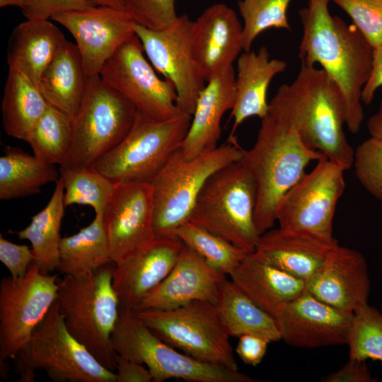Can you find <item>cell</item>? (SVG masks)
<instances>
[{
	"label": "cell",
	"instance_id": "6da1fadb",
	"mask_svg": "<svg viewBox=\"0 0 382 382\" xmlns=\"http://www.w3.org/2000/svg\"><path fill=\"white\" fill-rule=\"evenodd\" d=\"M330 0H308L299 11L303 35L301 64L322 69L339 86L345 103L346 126L356 134L364 120L361 92L372 69L374 48L357 26L331 16Z\"/></svg>",
	"mask_w": 382,
	"mask_h": 382
},
{
	"label": "cell",
	"instance_id": "7a4b0ae2",
	"mask_svg": "<svg viewBox=\"0 0 382 382\" xmlns=\"http://www.w3.org/2000/svg\"><path fill=\"white\" fill-rule=\"evenodd\" d=\"M269 110L291 126L311 148L346 170L354 151L344 131L346 108L342 93L321 69L301 64L296 79L280 86Z\"/></svg>",
	"mask_w": 382,
	"mask_h": 382
},
{
	"label": "cell",
	"instance_id": "3957f363",
	"mask_svg": "<svg viewBox=\"0 0 382 382\" xmlns=\"http://www.w3.org/2000/svg\"><path fill=\"white\" fill-rule=\"evenodd\" d=\"M324 158L286 121L268 110L253 146L244 150L241 158L255 183L254 216L260 235L274 226L279 200L306 174L308 165Z\"/></svg>",
	"mask_w": 382,
	"mask_h": 382
},
{
	"label": "cell",
	"instance_id": "277c9868",
	"mask_svg": "<svg viewBox=\"0 0 382 382\" xmlns=\"http://www.w3.org/2000/svg\"><path fill=\"white\" fill-rule=\"evenodd\" d=\"M115 265L83 276L65 275L57 302L69 332L106 369L115 371L117 354L111 335L120 302L112 284Z\"/></svg>",
	"mask_w": 382,
	"mask_h": 382
},
{
	"label": "cell",
	"instance_id": "5b68a950",
	"mask_svg": "<svg viewBox=\"0 0 382 382\" xmlns=\"http://www.w3.org/2000/svg\"><path fill=\"white\" fill-rule=\"evenodd\" d=\"M241 158L207 179L188 221L250 253L255 251L261 235L254 216L255 183Z\"/></svg>",
	"mask_w": 382,
	"mask_h": 382
},
{
	"label": "cell",
	"instance_id": "8992f818",
	"mask_svg": "<svg viewBox=\"0 0 382 382\" xmlns=\"http://www.w3.org/2000/svg\"><path fill=\"white\" fill-rule=\"evenodd\" d=\"M13 359L21 382H34L39 370L56 382H116L115 372L69 332L57 301Z\"/></svg>",
	"mask_w": 382,
	"mask_h": 382
},
{
	"label": "cell",
	"instance_id": "52a82bcc",
	"mask_svg": "<svg viewBox=\"0 0 382 382\" xmlns=\"http://www.w3.org/2000/svg\"><path fill=\"white\" fill-rule=\"evenodd\" d=\"M111 343L118 355L144 364L154 382L170 378L189 382L255 381L238 370L207 364L179 351L154 334L134 309L122 305Z\"/></svg>",
	"mask_w": 382,
	"mask_h": 382
},
{
	"label": "cell",
	"instance_id": "ba28073f",
	"mask_svg": "<svg viewBox=\"0 0 382 382\" xmlns=\"http://www.w3.org/2000/svg\"><path fill=\"white\" fill-rule=\"evenodd\" d=\"M244 149L238 142L205 151L187 159L180 148L150 183L153 189L154 228L158 236L173 232L188 221L207 179L223 167L240 160Z\"/></svg>",
	"mask_w": 382,
	"mask_h": 382
},
{
	"label": "cell",
	"instance_id": "9c48e42d",
	"mask_svg": "<svg viewBox=\"0 0 382 382\" xmlns=\"http://www.w3.org/2000/svg\"><path fill=\"white\" fill-rule=\"evenodd\" d=\"M191 120L192 115L184 112L156 120L137 111L124 139L93 166L116 183H150L181 147Z\"/></svg>",
	"mask_w": 382,
	"mask_h": 382
},
{
	"label": "cell",
	"instance_id": "30bf717a",
	"mask_svg": "<svg viewBox=\"0 0 382 382\" xmlns=\"http://www.w3.org/2000/svg\"><path fill=\"white\" fill-rule=\"evenodd\" d=\"M137 112L135 107L99 74L89 76L84 96L72 121L70 150L60 167L93 166L124 139Z\"/></svg>",
	"mask_w": 382,
	"mask_h": 382
},
{
	"label": "cell",
	"instance_id": "8fae6325",
	"mask_svg": "<svg viewBox=\"0 0 382 382\" xmlns=\"http://www.w3.org/2000/svg\"><path fill=\"white\" fill-rule=\"evenodd\" d=\"M161 340L201 361L238 370L215 303L194 301L171 310H135Z\"/></svg>",
	"mask_w": 382,
	"mask_h": 382
},
{
	"label": "cell",
	"instance_id": "7c38bea8",
	"mask_svg": "<svg viewBox=\"0 0 382 382\" xmlns=\"http://www.w3.org/2000/svg\"><path fill=\"white\" fill-rule=\"evenodd\" d=\"M57 275L33 262L25 275L0 282V360L13 359L57 299Z\"/></svg>",
	"mask_w": 382,
	"mask_h": 382
},
{
	"label": "cell",
	"instance_id": "4fadbf2b",
	"mask_svg": "<svg viewBox=\"0 0 382 382\" xmlns=\"http://www.w3.org/2000/svg\"><path fill=\"white\" fill-rule=\"evenodd\" d=\"M345 170L328 158L317 161L279 200L275 212L279 227L333 238L336 207L346 187Z\"/></svg>",
	"mask_w": 382,
	"mask_h": 382
},
{
	"label": "cell",
	"instance_id": "5bb4252c",
	"mask_svg": "<svg viewBox=\"0 0 382 382\" xmlns=\"http://www.w3.org/2000/svg\"><path fill=\"white\" fill-rule=\"evenodd\" d=\"M99 76L149 117L166 120L181 113L175 86L158 76L136 34L103 64Z\"/></svg>",
	"mask_w": 382,
	"mask_h": 382
},
{
	"label": "cell",
	"instance_id": "9a60e30c",
	"mask_svg": "<svg viewBox=\"0 0 382 382\" xmlns=\"http://www.w3.org/2000/svg\"><path fill=\"white\" fill-rule=\"evenodd\" d=\"M192 25V21L183 14L164 30H154L137 23L134 27L153 67L175 86L178 108L191 115L207 83L193 56Z\"/></svg>",
	"mask_w": 382,
	"mask_h": 382
},
{
	"label": "cell",
	"instance_id": "2e32d148",
	"mask_svg": "<svg viewBox=\"0 0 382 382\" xmlns=\"http://www.w3.org/2000/svg\"><path fill=\"white\" fill-rule=\"evenodd\" d=\"M154 197L151 183H121L103 214L110 256L115 265L155 239Z\"/></svg>",
	"mask_w": 382,
	"mask_h": 382
},
{
	"label": "cell",
	"instance_id": "e0dca14e",
	"mask_svg": "<svg viewBox=\"0 0 382 382\" xmlns=\"http://www.w3.org/2000/svg\"><path fill=\"white\" fill-rule=\"evenodd\" d=\"M51 19L74 38L88 76L99 74L103 64L135 35L137 23L126 11L104 6L58 13Z\"/></svg>",
	"mask_w": 382,
	"mask_h": 382
},
{
	"label": "cell",
	"instance_id": "ac0fdd59",
	"mask_svg": "<svg viewBox=\"0 0 382 382\" xmlns=\"http://www.w3.org/2000/svg\"><path fill=\"white\" fill-rule=\"evenodd\" d=\"M354 313L333 307L306 290L285 305L275 318L281 340L301 348L347 345Z\"/></svg>",
	"mask_w": 382,
	"mask_h": 382
},
{
	"label": "cell",
	"instance_id": "d6986e66",
	"mask_svg": "<svg viewBox=\"0 0 382 382\" xmlns=\"http://www.w3.org/2000/svg\"><path fill=\"white\" fill-rule=\"evenodd\" d=\"M305 286L319 300L354 313L368 303L370 294L366 260L359 251L337 243L318 271L305 281Z\"/></svg>",
	"mask_w": 382,
	"mask_h": 382
},
{
	"label": "cell",
	"instance_id": "ffe728a7",
	"mask_svg": "<svg viewBox=\"0 0 382 382\" xmlns=\"http://www.w3.org/2000/svg\"><path fill=\"white\" fill-rule=\"evenodd\" d=\"M242 30L234 10L222 3L207 8L192 21L193 56L206 82L233 66L243 50Z\"/></svg>",
	"mask_w": 382,
	"mask_h": 382
},
{
	"label": "cell",
	"instance_id": "44dd1931",
	"mask_svg": "<svg viewBox=\"0 0 382 382\" xmlns=\"http://www.w3.org/2000/svg\"><path fill=\"white\" fill-rule=\"evenodd\" d=\"M225 278L184 244L172 270L135 310H171L194 301L215 303L219 286Z\"/></svg>",
	"mask_w": 382,
	"mask_h": 382
},
{
	"label": "cell",
	"instance_id": "7402d4cb",
	"mask_svg": "<svg viewBox=\"0 0 382 382\" xmlns=\"http://www.w3.org/2000/svg\"><path fill=\"white\" fill-rule=\"evenodd\" d=\"M184 244L175 236H158L149 245L115 265L112 284L120 305L137 309L175 265Z\"/></svg>",
	"mask_w": 382,
	"mask_h": 382
},
{
	"label": "cell",
	"instance_id": "603a6c76",
	"mask_svg": "<svg viewBox=\"0 0 382 382\" xmlns=\"http://www.w3.org/2000/svg\"><path fill=\"white\" fill-rule=\"evenodd\" d=\"M337 243L334 237L279 227L262 233L253 253L266 262L306 281L318 271Z\"/></svg>",
	"mask_w": 382,
	"mask_h": 382
},
{
	"label": "cell",
	"instance_id": "cb8c5ba5",
	"mask_svg": "<svg viewBox=\"0 0 382 382\" xmlns=\"http://www.w3.org/2000/svg\"><path fill=\"white\" fill-rule=\"evenodd\" d=\"M236 99V73L233 66L215 75L200 92L181 151L192 158L214 149L221 134V121L232 110Z\"/></svg>",
	"mask_w": 382,
	"mask_h": 382
},
{
	"label": "cell",
	"instance_id": "d4e9b609",
	"mask_svg": "<svg viewBox=\"0 0 382 382\" xmlns=\"http://www.w3.org/2000/svg\"><path fill=\"white\" fill-rule=\"evenodd\" d=\"M286 67L284 61L270 59L264 46L257 52H244L238 57L236 99L231 114L233 125L227 141L237 142L234 134L246 119L253 116L262 119L267 115L268 86L274 76L284 71Z\"/></svg>",
	"mask_w": 382,
	"mask_h": 382
},
{
	"label": "cell",
	"instance_id": "484cf974",
	"mask_svg": "<svg viewBox=\"0 0 382 382\" xmlns=\"http://www.w3.org/2000/svg\"><path fill=\"white\" fill-rule=\"evenodd\" d=\"M231 279L255 304L274 319L281 309L306 290L305 281L247 254Z\"/></svg>",
	"mask_w": 382,
	"mask_h": 382
},
{
	"label": "cell",
	"instance_id": "4316f807",
	"mask_svg": "<svg viewBox=\"0 0 382 382\" xmlns=\"http://www.w3.org/2000/svg\"><path fill=\"white\" fill-rule=\"evenodd\" d=\"M66 40L49 19H26L10 36L6 54L8 69L23 73L39 88L44 70Z\"/></svg>",
	"mask_w": 382,
	"mask_h": 382
},
{
	"label": "cell",
	"instance_id": "83f0119b",
	"mask_svg": "<svg viewBox=\"0 0 382 382\" xmlns=\"http://www.w3.org/2000/svg\"><path fill=\"white\" fill-rule=\"evenodd\" d=\"M88 77L77 46L66 40L44 70L39 88L50 105L73 121L84 96Z\"/></svg>",
	"mask_w": 382,
	"mask_h": 382
},
{
	"label": "cell",
	"instance_id": "f1b7e54d",
	"mask_svg": "<svg viewBox=\"0 0 382 382\" xmlns=\"http://www.w3.org/2000/svg\"><path fill=\"white\" fill-rule=\"evenodd\" d=\"M215 306L230 337L253 335L270 342L281 340L275 319L255 304L231 279L225 278L221 282Z\"/></svg>",
	"mask_w": 382,
	"mask_h": 382
},
{
	"label": "cell",
	"instance_id": "f546056e",
	"mask_svg": "<svg viewBox=\"0 0 382 382\" xmlns=\"http://www.w3.org/2000/svg\"><path fill=\"white\" fill-rule=\"evenodd\" d=\"M48 104L28 76L8 69L1 100L2 125L7 135L26 141Z\"/></svg>",
	"mask_w": 382,
	"mask_h": 382
},
{
	"label": "cell",
	"instance_id": "4dcf8cb0",
	"mask_svg": "<svg viewBox=\"0 0 382 382\" xmlns=\"http://www.w3.org/2000/svg\"><path fill=\"white\" fill-rule=\"evenodd\" d=\"M64 195V185L59 177L45 207L32 217L27 227L16 232L19 238L30 242L34 262L43 274L57 270L59 265V244L62 238L60 229L66 208Z\"/></svg>",
	"mask_w": 382,
	"mask_h": 382
},
{
	"label": "cell",
	"instance_id": "1f68e13d",
	"mask_svg": "<svg viewBox=\"0 0 382 382\" xmlns=\"http://www.w3.org/2000/svg\"><path fill=\"white\" fill-rule=\"evenodd\" d=\"M111 262L103 215L96 214L89 225L60 241L57 270L64 275H86Z\"/></svg>",
	"mask_w": 382,
	"mask_h": 382
},
{
	"label": "cell",
	"instance_id": "d6a6232c",
	"mask_svg": "<svg viewBox=\"0 0 382 382\" xmlns=\"http://www.w3.org/2000/svg\"><path fill=\"white\" fill-rule=\"evenodd\" d=\"M60 177L54 165L45 163L23 149L6 146L0 157V199L9 200L41 192L42 186Z\"/></svg>",
	"mask_w": 382,
	"mask_h": 382
},
{
	"label": "cell",
	"instance_id": "836d02e7",
	"mask_svg": "<svg viewBox=\"0 0 382 382\" xmlns=\"http://www.w3.org/2000/svg\"><path fill=\"white\" fill-rule=\"evenodd\" d=\"M72 141V120L58 108L48 106L30 132L26 142L33 155L50 164L65 161Z\"/></svg>",
	"mask_w": 382,
	"mask_h": 382
},
{
	"label": "cell",
	"instance_id": "e575fe53",
	"mask_svg": "<svg viewBox=\"0 0 382 382\" xmlns=\"http://www.w3.org/2000/svg\"><path fill=\"white\" fill-rule=\"evenodd\" d=\"M64 188L65 207L88 205L96 214L103 215L114 194L117 183L93 166L59 168Z\"/></svg>",
	"mask_w": 382,
	"mask_h": 382
},
{
	"label": "cell",
	"instance_id": "d590c367",
	"mask_svg": "<svg viewBox=\"0 0 382 382\" xmlns=\"http://www.w3.org/2000/svg\"><path fill=\"white\" fill-rule=\"evenodd\" d=\"M173 235L225 276H230L248 254L227 240L189 221L178 226Z\"/></svg>",
	"mask_w": 382,
	"mask_h": 382
},
{
	"label": "cell",
	"instance_id": "8d00e7d4",
	"mask_svg": "<svg viewBox=\"0 0 382 382\" xmlns=\"http://www.w3.org/2000/svg\"><path fill=\"white\" fill-rule=\"evenodd\" d=\"M291 0H240L238 10L243 19L242 47L250 50L255 39L269 28L290 30L286 12Z\"/></svg>",
	"mask_w": 382,
	"mask_h": 382
},
{
	"label": "cell",
	"instance_id": "74e56055",
	"mask_svg": "<svg viewBox=\"0 0 382 382\" xmlns=\"http://www.w3.org/2000/svg\"><path fill=\"white\" fill-rule=\"evenodd\" d=\"M354 313L347 344L349 358L382 361V312L367 303Z\"/></svg>",
	"mask_w": 382,
	"mask_h": 382
},
{
	"label": "cell",
	"instance_id": "f35d334b",
	"mask_svg": "<svg viewBox=\"0 0 382 382\" xmlns=\"http://www.w3.org/2000/svg\"><path fill=\"white\" fill-rule=\"evenodd\" d=\"M352 166L359 182L382 202V139L370 137L354 151Z\"/></svg>",
	"mask_w": 382,
	"mask_h": 382
},
{
	"label": "cell",
	"instance_id": "ab89813d",
	"mask_svg": "<svg viewBox=\"0 0 382 382\" xmlns=\"http://www.w3.org/2000/svg\"><path fill=\"white\" fill-rule=\"evenodd\" d=\"M352 19L374 49L382 44V0H330Z\"/></svg>",
	"mask_w": 382,
	"mask_h": 382
},
{
	"label": "cell",
	"instance_id": "60d3db41",
	"mask_svg": "<svg viewBox=\"0 0 382 382\" xmlns=\"http://www.w3.org/2000/svg\"><path fill=\"white\" fill-rule=\"evenodd\" d=\"M125 11L139 25L154 30L169 27L178 18L175 0H123Z\"/></svg>",
	"mask_w": 382,
	"mask_h": 382
},
{
	"label": "cell",
	"instance_id": "b9f144b4",
	"mask_svg": "<svg viewBox=\"0 0 382 382\" xmlns=\"http://www.w3.org/2000/svg\"><path fill=\"white\" fill-rule=\"evenodd\" d=\"M95 6L91 0H24L22 10L26 19L40 20L51 18L58 13Z\"/></svg>",
	"mask_w": 382,
	"mask_h": 382
},
{
	"label": "cell",
	"instance_id": "7bdbcfd3",
	"mask_svg": "<svg viewBox=\"0 0 382 382\" xmlns=\"http://www.w3.org/2000/svg\"><path fill=\"white\" fill-rule=\"evenodd\" d=\"M34 259L33 251L28 245L12 243L0 235V260L12 278L24 277Z\"/></svg>",
	"mask_w": 382,
	"mask_h": 382
},
{
	"label": "cell",
	"instance_id": "ee69618b",
	"mask_svg": "<svg viewBox=\"0 0 382 382\" xmlns=\"http://www.w3.org/2000/svg\"><path fill=\"white\" fill-rule=\"evenodd\" d=\"M366 361L349 358L339 370L322 378L324 382H374Z\"/></svg>",
	"mask_w": 382,
	"mask_h": 382
},
{
	"label": "cell",
	"instance_id": "f6af8a7d",
	"mask_svg": "<svg viewBox=\"0 0 382 382\" xmlns=\"http://www.w3.org/2000/svg\"><path fill=\"white\" fill-rule=\"evenodd\" d=\"M236 352L243 363L256 366L262 361L270 343L266 339L253 335L238 337Z\"/></svg>",
	"mask_w": 382,
	"mask_h": 382
},
{
	"label": "cell",
	"instance_id": "bcb514c9",
	"mask_svg": "<svg viewBox=\"0 0 382 382\" xmlns=\"http://www.w3.org/2000/svg\"><path fill=\"white\" fill-rule=\"evenodd\" d=\"M116 382H151L153 378L148 368L142 364L117 354L115 368Z\"/></svg>",
	"mask_w": 382,
	"mask_h": 382
},
{
	"label": "cell",
	"instance_id": "7dc6e473",
	"mask_svg": "<svg viewBox=\"0 0 382 382\" xmlns=\"http://www.w3.org/2000/svg\"><path fill=\"white\" fill-rule=\"evenodd\" d=\"M382 86V44L374 49L372 69L370 77L361 92V101L369 105L376 91Z\"/></svg>",
	"mask_w": 382,
	"mask_h": 382
},
{
	"label": "cell",
	"instance_id": "c3c4849f",
	"mask_svg": "<svg viewBox=\"0 0 382 382\" xmlns=\"http://www.w3.org/2000/svg\"><path fill=\"white\" fill-rule=\"evenodd\" d=\"M367 129L371 137L382 139V100L376 112L369 117Z\"/></svg>",
	"mask_w": 382,
	"mask_h": 382
},
{
	"label": "cell",
	"instance_id": "681fc988",
	"mask_svg": "<svg viewBox=\"0 0 382 382\" xmlns=\"http://www.w3.org/2000/svg\"><path fill=\"white\" fill-rule=\"evenodd\" d=\"M96 6L111 7L117 10L125 11L123 0H91Z\"/></svg>",
	"mask_w": 382,
	"mask_h": 382
},
{
	"label": "cell",
	"instance_id": "f907efd6",
	"mask_svg": "<svg viewBox=\"0 0 382 382\" xmlns=\"http://www.w3.org/2000/svg\"><path fill=\"white\" fill-rule=\"evenodd\" d=\"M24 6V0H0V7L16 6L21 9Z\"/></svg>",
	"mask_w": 382,
	"mask_h": 382
},
{
	"label": "cell",
	"instance_id": "816d5d0a",
	"mask_svg": "<svg viewBox=\"0 0 382 382\" xmlns=\"http://www.w3.org/2000/svg\"><path fill=\"white\" fill-rule=\"evenodd\" d=\"M1 362V376L3 378H6L8 376L7 364L4 360H0Z\"/></svg>",
	"mask_w": 382,
	"mask_h": 382
}]
</instances>
